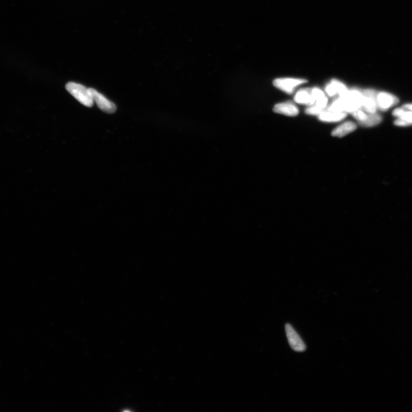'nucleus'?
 <instances>
[{
  "label": "nucleus",
  "mask_w": 412,
  "mask_h": 412,
  "mask_svg": "<svg viewBox=\"0 0 412 412\" xmlns=\"http://www.w3.org/2000/svg\"><path fill=\"white\" fill-rule=\"evenodd\" d=\"M67 91L86 107H91L93 105V100L90 95L88 88L85 86L76 82H69L65 86Z\"/></svg>",
  "instance_id": "1"
},
{
  "label": "nucleus",
  "mask_w": 412,
  "mask_h": 412,
  "mask_svg": "<svg viewBox=\"0 0 412 412\" xmlns=\"http://www.w3.org/2000/svg\"><path fill=\"white\" fill-rule=\"evenodd\" d=\"M368 114V113L361 109H357L356 111L352 113V116L358 120L359 122L366 120L367 118Z\"/></svg>",
  "instance_id": "16"
},
{
  "label": "nucleus",
  "mask_w": 412,
  "mask_h": 412,
  "mask_svg": "<svg viewBox=\"0 0 412 412\" xmlns=\"http://www.w3.org/2000/svg\"><path fill=\"white\" fill-rule=\"evenodd\" d=\"M347 116L346 112H334L325 110L319 116V119L324 122H337L344 119Z\"/></svg>",
  "instance_id": "12"
},
{
  "label": "nucleus",
  "mask_w": 412,
  "mask_h": 412,
  "mask_svg": "<svg viewBox=\"0 0 412 412\" xmlns=\"http://www.w3.org/2000/svg\"><path fill=\"white\" fill-rule=\"evenodd\" d=\"M326 92L329 96H335L337 94L339 97H343L346 95L348 91L346 86L340 81L333 79L326 87Z\"/></svg>",
  "instance_id": "9"
},
{
  "label": "nucleus",
  "mask_w": 412,
  "mask_h": 412,
  "mask_svg": "<svg viewBox=\"0 0 412 412\" xmlns=\"http://www.w3.org/2000/svg\"><path fill=\"white\" fill-rule=\"evenodd\" d=\"M399 102V100L397 97L388 92H381L377 95V104L378 109L381 111H387L397 104Z\"/></svg>",
  "instance_id": "7"
},
{
  "label": "nucleus",
  "mask_w": 412,
  "mask_h": 412,
  "mask_svg": "<svg viewBox=\"0 0 412 412\" xmlns=\"http://www.w3.org/2000/svg\"><path fill=\"white\" fill-rule=\"evenodd\" d=\"M273 111L280 114L292 117L296 116L299 113V109L297 106L290 101L276 104L274 106Z\"/></svg>",
  "instance_id": "8"
},
{
  "label": "nucleus",
  "mask_w": 412,
  "mask_h": 412,
  "mask_svg": "<svg viewBox=\"0 0 412 412\" xmlns=\"http://www.w3.org/2000/svg\"><path fill=\"white\" fill-rule=\"evenodd\" d=\"M342 97L345 104V112L351 113L362 109L363 95L360 90H348L346 95Z\"/></svg>",
  "instance_id": "2"
},
{
  "label": "nucleus",
  "mask_w": 412,
  "mask_h": 412,
  "mask_svg": "<svg viewBox=\"0 0 412 412\" xmlns=\"http://www.w3.org/2000/svg\"><path fill=\"white\" fill-rule=\"evenodd\" d=\"M403 108L407 110H410V111H412V104H408L406 105H404Z\"/></svg>",
  "instance_id": "19"
},
{
  "label": "nucleus",
  "mask_w": 412,
  "mask_h": 412,
  "mask_svg": "<svg viewBox=\"0 0 412 412\" xmlns=\"http://www.w3.org/2000/svg\"><path fill=\"white\" fill-rule=\"evenodd\" d=\"M312 89L310 88L302 89L298 91L294 100L296 103L308 106L315 104V98L313 96Z\"/></svg>",
  "instance_id": "10"
},
{
  "label": "nucleus",
  "mask_w": 412,
  "mask_h": 412,
  "mask_svg": "<svg viewBox=\"0 0 412 412\" xmlns=\"http://www.w3.org/2000/svg\"><path fill=\"white\" fill-rule=\"evenodd\" d=\"M398 119L405 120L407 122L410 123L411 125H412V111H410V110L406 111L405 109L402 114L398 117Z\"/></svg>",
  "instance_id": "18"
},
{
  "label": "nucleus",
  "mask_w": 412,
  "mask_h": 412,
  "mask_svg": "<svg viewBox=\"0 0 412 412\" xmlns=\"http://www.w3.org/2000/svg\"><path fill=\"white\" fill-rule=\"evenodd\" d=\"M326 111L334 112H345V104L343 98L339 97L333 101Z\"/></svg>",
  "instance_id": "15"
},
{
  "label": "nucleus",
  "mask_w": 412,
  "mask_h": 412,
  "mask_svg": "<svg viewBox=\"0 0 412 412\" xmlns=\"http://www.w3.org/2000/svg\"><path fill=\"white\" fill-rule=\"evenodd\" d=\"M356 129L357 125L354 122L351 121H347L336 127L332 131V135L335 137H343L355 131Z\"/></svg>",
  "instance_id": "11"
},
{
  "label": "nucleus",
  "mask_w": 412,
  "mask_h": 412,
  "mask_svg": "<svg viewBox=\"0 0 412 412\" xmlns=\"http://www.w3.org/2000/svg\"><path fill=\"white\" fill-rule=\"evenodd\" d=\"M382 121V117L378 113H368L367 118L364 121L359 122L360 125L365 127H371L375 126Z\"/></svg>",
  "instance_id": "14"
},
{
  "label": "nucleus",
  "mask_w": 412,
  "mask_h": 412,
  "mask_svg": "<svg viewBox=\"0 0 412 412\" xmlns=\"http://www.w3.org/2000/svg\"><path fill=\"white\" fill-rule=\"evenodd\" d=\"M363 95L362 109L367 113H376L378 110L377 95L378 92L374 89H367L360 90Z\"/></svg>",
  "instance_id": "4"
},
{
  "label": "nucleus",
  "mask_w": 412,
  "mask_h": 412,
  "mask_svg": "<svg viewBox=\"0 0 412 412\" xmlns=\"http://www.w3.org/2000/svg\"><path fill=\"white\" fill-rule=\"evenodd\" d=\"M308 81L301 78H281L273 81L274 87L288 94H292L298 85L307 83Z\"/></svg>",
  "instance_id": "3"
},
{
  "label": "nucleus",
  "mask_w": 412,
  "mask_h": 412,
  "mask_svg": "<svg viewBox=\"0 0 412 412\" xmlns=\"http://www.w3.org/2000/svg\"><path fill=\"white\" fill-rule=\"evenodd\" d=\"M324 111L325 110L318 107L317 106L314 104L309 106L308 108L306 109L305 113L308 115L319 116L321 113H323Z\"/></svg>",
  "instance_id": "17"
},
{
  "label": "nucleus",
  "mask_w": 412,
  "mask_h": 412,
  "mask_svg": "<svg viewBox=\"0 0 412 412\" xmlns=\"http://www.w3.org/2000/svg\"><path fill=\"white\" fill-rule=\"evenodd\" d=\"M285 331L289 344L293 350L297 352H302L307 349V347H306L303 340H302L300 335L298 334L291 325L286 324Z\"/></svg>",
  "instance_id": "6"
},
{
  "label": "nucleus",
  "mask_w": 412,
  "mask_h": 412,
  "mask_svg": "<svg viewBox=\"0 0 412 412\" xmlns=\"http://www.w3.org/2000/svg\"><path fill=\"white\" fill-rule=\"evenodd\" d=\"M312 95L315 99V104L318 107L325 110L328 104V99L322 90L318 88L312 89Z\"/></svg>",
  "instance_id": "13"
},
{
  "label": "nucleus",
  "mask_w": 412,
  "mask_h": 412,
  "mask_svg": "<svg viewBox=\"0 0 412 412\" xmlns=\"http://www.w3.org/2000/svg\"><path fill=\"white\" fill-rule=\"evenodd\" d=\"M89 92L91 95L93 101L96 103L97 107L102 111L107 113H113L116 112V107L114 103L109 101L101 93L97 92L93 88H88Z\"/></svg>",
  "instance_id": "5"
}]
</instances>
